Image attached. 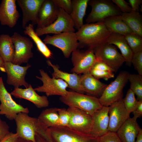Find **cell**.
I'll return each instance as SVG.
<instances>
[{
  "label": "cell",
  "mask_w": 142,
  "mask_h": 142,
  "mask_svg": "<svg viewBox=\"0 0 142 142\" xmlns=\"http://www.w3.org/2000/svg\"><path fill=\"white\" fill-rule=\"evenodd\" d=\"M78 42V49H94L106 43L111 33L103 22L86 23L75 32Z\"/></svg>",
  "instance_id": "obj_1"
},
{
  "label": "cell",
  "mask_w": 142,
  "mask_h": 142,
  "mask_svg": "<svg viewBox=\"0 0 142 142\" xmlns=\"http://www.w3.org/2000/svg\"><path fill=\"white\" fill-rule=\"evenodd\" d=\"M59 99L69 107L80 109L92 116L103 106L99 98L74 91H68L67 94L60 96Z\"/></svg>",
  "instance_id": "obj_2"
},
{
  "label": "cell",
  "mask_w": 142,
  "mask_h": 142,
  "mask_svg": "<svg viewBox=\"0 0 142 142\" xmlns=\"http://www.w3.org/2000/svg\"><path fill=\"white\" fill-rule=\"evenodd\" d=\"M88 4L91 10L86 19L87 23L103 22L108 17L122 13L112 0H89Z\"/></svg>",
  "instance_id": "obj_3"
},
{
  "label": "cell",
  "mask_w": 142,
  "mask_h": 142,
  "mask_svg": "<svg viewBox=\"0 0 142 142\" xmlns=\"http://www.w3.org/2000/svg\"><path fill=\"white\" fill-rule=\"evenodd\" d=\"M129 73L121 71L115 79L107 85L99 98L103 106H109L123 99V89L128 82Z\"/></svg>",
  "instance_id": "obj_4"
},
{
  "label": "cell",
  "mask_w": 142,
  "mask_h": 142,
  "mask_svg": "<svg viewBox=\"0 0 142 142\" xmlns=\"http://www.w3.org/2000/svg\"><path fill=\"white\" fill-rule=\"evenodd\" d=\"M43 42L46 44L51 45L59 49L66 58H68L72 52L79 47L75 32H64L52 36L47 35Z\"/></svg>",
  "instance_id": "obj_5"
},
{
  "label": "cell",
  "mask_w": 142,
  "mask_h": 142,
  "mask_svg": "<svg viewBox=\"0 0 142 142\" xmlns=\"http://www.w3.org/2000/svg\"><path fill=\"white\" fill-rule=\"evenodd\" d=\"M55 142H99L98 138L84 134L67 126H55L48 128Z\"/></svg>",
  "instance_id": "obj_6"
},
{
  "label": "cell",
  "mask_w": 142,
  "mask_h": 142,
  "mask_svg": "<svg viewBox=\"0 0 142 142\" xmlns=\"http://www.w3.org/2000/svg\"><path fill=\"white\" fill-rule=\"evenodd\" d=\"M21 112L28 114L29 110L13 100L4 86L2 77H0V115H4L9 120H13Z\"/></svg>",
  "instance_id": "obj_7"
},
{
  "label": "cell",
  "mask_w": 142,
  "mask_h": 142,
  "mask_svg": "<svg viewBox=\"0 0 142 142\" xmlns=\"http://www.w3.org/2000/svg\"><path fill=\"white\" fill-rule=\"evenodd\" d=\"M41 77L36 76L37 78L43 83L41 86L34 89L35 91L45 93L47 97L55 95L65 96L68 91V84L63 80L53 78H51L46 72L42 69L39 70Z\"/></svg>",
  "instance_id": "obj_8"
},
{
  "label": "cell",
  "mask_w": 142,
  "mask_h": 142,
  "mask_svg": "<svg viewBox=\"0 0 142 142\" xmlns=\"http://www.w3.org/2000/svg\"><path fill=\"white\" fill-rule=\"evenodd\" d=\"M94 54L99 60L108 65L116 72L125 62V60L114 45L106 43L93 49Z\"/></svg>",
  "instance_id": "obj_9"
},
{
  "label": "cell",
  "mask_w": 142,
  "mask_h": 142,
  "mask_svg": "<svg viewBox=\"0 0 142 142\" xmlns=\"http://www.w3.org/2000/svg\"><path fill=\"white\" fill-rule=\"evenodd\" d=\"M35 32L39 37L49 34H57L64 32H75V29L70 15L59 8L57 18L54 22L47 27L37 28Z\"/></svg>",
  "instance_id": "obj_10"
},
{
  "label": "cell",
  "mask_w": 142,
  "mask_h": 142,
  "mask_svg": "<svg viewBox=\"0 0 142 142\" xmlns=\"http://www.w3.org/2000/svg\"><path fill=\"white\" fill-rule=\"evenodd\" d=\"M71 61L73 65L70 72L79 74L89 72L98 60L93 49L80 50L78 48L71 54Z\"/></svg>",
  "instance_id": "obj_11"
},
{
  "label": "cell",
  "mask_w": 142,
  "mask_h": 142,
  "mask_svg": "<svg viewBox=\"0 0 142 142\" xmlns=\"http://www.w3.org/2000/svg\"><path fill=\"white\" fill-rule=\"evenodd\" d=\"M14 46V53L12 63L20 65L27 63L33 56L32 51L33 44L31 39L15 32L11 36Z\"/></svg>",
  "instance_id": "obj_12"
},
{
  "label": "cell",
  "mask_w": 142,
  "mask_h": 142,
  "mask_svg": "<svg viewBox=\"0 0 142 142\" xmlns=\"http://www.w3.org/2000/svg\"><path fill=\"white\" fill-rule=\"evenodd\" d=\"M67 109L70 116L67 126L82 133L91 135L93 124L92 116L77 108L69 107Z\"/></svg>",
  "instance_id": "obj_13"
},
{
  "label": "cell",
  "mask_w": 142,
  "mask_h": 142,
  "mask_svg": "<svg viewBox=\"0 0 142 142\" xmlns=\"http://www.w3.org/2000/svg\"><path fill=\"white\" fill-rule=\"evenodd\" d=\"M14 120L16 125V133L18 137L36 142L37 118L31 117L27 113L21 112L17 115Z\"/></svg>",
  "instance_id": "obj_14"
},
{
  "label": "cell",
  "mask_w": 142,
  "mask_h": 142,
  "mask_svg": "<svg viewBox=\"0 0 142 142\" xmlns=\"http://www.w3.org/2000/svg\"><path fill=\"white\" fill-rule=\"evenodd\" d=\"M109 123L108 132H116L125 121L130 117V114L126 111L123 99L108 106Z\"/></svg>",
  "instance_id": "obj_15"
},
{
  "label": "cell",
  "mask_w": 142,
  "mask_h": 142,
  "mask_svg": "<svg viewBox=\"0 0 142 142\" xmlns=\"http://www.w3.org/2000/svg\"><path fill=\"white\" fill-rule=\"evenodd\" d=\"M31 67L30 65L21 66L11 62L4 63V72L7 75V84L13 86L14 88H19L24 86L26 88L29 85L25 80V77L28 69Z\"/></svg>",
  "instance_id": "obj_16"
},
{
  "label": "cell",
  "mask_w": 142,
  "mask_h": 142,
  "mask_svg": "<svg viewBox=\"0 0 142 142\" xmlns=\"http://www.w3.org/2000/svg\"><path fill=\"white\" fill-rule=\"evenodd\" d=\"M44 0H17L22 13V26L24 29L28 22L37 24L38 12Z\"/></svg>",
  "instance_id": "obj_17"
},
{
  "label": "cell",
  "mask_w": 142,
  "mask_h": 142,
  "mask_svg": "<svg viewBox=\"0 0 142 142\" xmlns=\"http://www.w3.org/2000/svg\"><path fill=\"white\" fill-rule=\"evenodd\" d=\"M59 8L53 0H44L39 10L37 28H42L49 25L57 19Z\"/></svg>",
  "instance_id": "obj_18"
},
{
  "label": "cell",
  "mask_w": 142,
  "mask_h": 142,
  "mask_svg": "<svg viewBox=\"0 0 142 142\" xmlns=\"http://www.w3.org/2000/svg\"><path fill=\"white\" fill-rule=\"evenodd\" d=\"M16 0H2L0 4V22L3 26L13 27L17 24L19 14L17 9Z\"/></svg>",
  "instance_id": "obj_19"
},
{
  "label": "cell",
  "mask_w": 142,
  "mask_h": 142,
  "mask_svg": "<svg viewBox=\"0 0 142 142\" xmlns=\"http://www.w3.org/2000/svg\"><path fill=\"white\" fill-rule=\"evenodd\" d=\"M10 94L17 98L24 99L31 102L39 108L47 107L49 104L47 97L39 95L30 84L28 88L24 89L14 88Z\"/></svg>",
  "instance_id": "obj_20"
},
{
  "label": "cell",
  "mask_w": 142,
  "mask_h": 142,
  "mask_svg": "<svg viewBox=\"0 0 142 142\" xmlns=\"http://www.w3.org/2000/svg\"><path fill=\"white\" fill-rule=\"evenodd\" d=\"M108 106H103L92 116L93 124L90 135L98 138L108 132Z\"/></svg>",
  "instance_id": "obj_21"
},
{
  "label": "cell",
  "mask_w": 142,
  "mask_h": 142,
  "mask_svg": "<svg viewBox=\"0 0 142 142\" xmlns=\"http://www.w3.org/2000/svg\"><path fill=\"white\" fill-rule=\"evenodd\" d=\"M46 62L48 65L52 67L53 70L52 74L53 78L63 80L68 84V87L74 92L82 94L84 93L80 85V75L74 73L63 72L59 70L58 65L53 64L49 60Z\"/></svg>",
  "instance_id": "obj_22"
},
{
  "label": "cell",
  "mask_w": 142,
  "mask_h": 142,
  "mask_svg": "<svg viewBox=\"0 0 142 142\" xmlns=\"http://www.w3.org/2000/svg\"><path fill=\"white\" fill-rule=\"evenodd\" d=\"M134 116L128 118L118 129L116 134L122 142H135L140 128Z\"/></svg>",
  "instance_id": "obj_23"
},
{
  "label": "cell",
  "mask_w": 142,
  "mask_h": 142,
  "mask_svg": "<svg viewBox=\"0 0 142 142\" xmlns=\"http://www.w3.org/2000/svg\"><path fill=\"white\" fill-rule=\"evenodd\" d=\"M80 84L84 93L95 96L101 95L107 85L95 78L89 72L80 75Z\"/></svg>",
  "instance_id": "obj_24"
},
{
  "label": "cell",
  "mask_w": 142,
  "mask_h": 142,
  "mask_svg": "<svg viewBox=\"0 0 142 142\" xmlns=\"http://www.w3.org/2000/svg\"><path fill=\"white\" fill-rule=\"evenodd\" d=\"M106 43L112 44L120 50L126 64L131 65V60L133 53L129 46L124 35L111 33L108 38Z\"/></svg>",
  "instance_id": "obj_25"
},
{
  "label": "cell",
  "mask_w": 142,
  "mask_h": 142,
  "mask_svg": "<svg viewBox=\"0 0 142 142\" xmlns=\"http://www.w3.org/2000/svg\"><path fill=\"white\" fill-rule=\"evenodd\" d=\"M89 1L72 0V11L70 15L73 23L74 28L77 31L84 24L83 18Z\"/></svg>",
  "instance_id": "obj_26"
},
{
  "label": "cell",
  "mask_w": 142,
  "mask_h": 142,
  "mask_svg": "<svg viewBox=\"0 0 142 142\" xmlns=\"http://www.w3.org/2000/svg\"><path fill=\"white\" fill-rule=\"evenodd\" d=\"M111 33L125 35L134 33L121 19L120 15L115 16L106 18L103 22Z\"/></svg>",
  "instance_id": "obj_27"
},
{
  "label": "cell",
  "mask_w": 142,
  "mask_h": 142,
  "mask_svg": "<svg viewBox=\"0 0 142 142\" xmlns=\"http://www.w3.org/2000/svg\"><path fill=\"white\" fill-rule=\"evenodd\" d=\"M14 46L11 37L7 34L0 35V57L4 62H12Z\"/></svg>",
  "instance_id": "obj_28"
},
{
  "label": "cell",
  "mask_w": 142,
  "mask_h": 142,
  "mask_svg": "<svg viewBox=\"0 0 142 142\" xmlns=\"http://www.w3.org/2000/svg\"><path fill=\"white\" fill-rule=\"evenodd\" d=\"M120 17L134 33L142 37V16L139 12L122 13Z\"/></svg>",
  "instance_id": "obj_29"
},
{
  "label": "cell",
  "mask_w": 142,
  "mask_h": 142,
  "mask_svg": "<svg viewBox=\"0 0 142 142\" xmlns=\"http://www.w3.org/2000/svg\"><path fill=\"white\" fill-rule=\"evenodd\" d=\"M24 33L28 36L35 43L37 49L46 58L49 59L52 56L53 53L36 33L34 25L31 24L26 26L24 28Z\"/></svg>",
  "instance_id": "obj_30"
},
{
  "label": "cell",
  "mask_w": 142,
  "mask_h": 142,
  "mask_svg": "<svg viewBox=\"0 0 142 142\" xmlns=\"http://www.w3.org/2000/svg\"><path fill=\"white\" fill-rule=\"evenodd\" d=\"M58 108H51L42 111L37 118L48 128L57 126L58 119Z\"/></svg>",
  "instance_id": "obj_31"
},
{
  "label": "cell",
  "mask_w": 142,
  "mask_h": 142,
  "mask_svg": "<svg viewBox=\"0 0 142 142\" xmlns=\"http://www.w3.org/2000/svg\"><path fill=\"white\" fill-rule=\"evenodd\" d=\"M128 80L130 83V89L137 96V100H142V75L129 73Z\"/></svg>",
  "instance_id": "obj_32"
},
{
  "label": "cell",
  "mask_w": 142,
  "mask_h": 142,
  "mask_svg": "<svg viewBox=\"0 0 142 142\" xmlns=\"http://www.w3.org/2000/svg\"><path fill=\"white\" fill-rule=\"evenodd\" d=\"M124 36L133 53L142 51V37L135 33Z\"/></svg>",
  "instance_id": "obj_33"
},
{
  "label": "cell",
  "mask_w": 142,
  "mask_h": 142,
  "mask_svg": "<svg viewBox=\"0 0 142 142\" xmlns=\"http://www.w3.org/2000/svg\"><path fill=\"white\" fill-rule=\"evenodd\" d=\"M125 108L128 112L130 114L136 109L138 100L135 97V95L130 89L127 91L125 98L123 99Z\"/></svg>",
  "instance_id": "obj_34"
},
{
  "label": "cell",
  "mask_w": 142,
  "mask_h": 142,
  "mask_svg": "<svg viewBox=\"0 0 142 142\" xmlns=\"http://www.w3.org/2000/svg\"><path fill=\"white\" fill-rule=\"evenodd\" d=\"M58 119L57 126H67L70 117L69 112L67 109L63 108H58Z\"/></svg>",
  "instance_id": "obj_35"
},
{
  "label": "cell",
  "mask_w": 142,
  "mask_h": 142,
  "mask_svg": "<svg viewBox=\"0 0 142 142\" xmlns=\"http://www.w3.org/2000/svg\"><path fill=\"white\" fill-rule=\"evenodd\" d=\"M131 63L138 74L142 75V51L133 53Z\"/></svg>",
  "instance_id": "obj_36"
},
{
  "label": "cell",
  "mask_w": 142,
  "mask_h": 142,
  "mask_svg": "<svg viewBox=\"0 0 142 142\" xmlns=\"http://www.w3.org/2000/svg\"><path fill=\"white\" fill-rule=\"evenodd\" d=\"M89 72L94 77L97 79L102 78L105 80L113 78L114 77V72H112L99 70L91 68Z\"/></svg>",
  "instance_id": "obj_37"
},
{
  "label": "cell",
  "mask_w": 142,
  "mask_h": 142,
  "mask_svg": "<svg viewBox=\"0 0 142 142\" xmlns=\"http://www.w3.org/2000/svg\"><path fill=\"white\" fill-rule=\"evenodd\" d=\"M99 142H122L116 132H108L98 138Z\"/></svg>",
  "instance_id": "obj_38"
},
{
  "label": "cell",
  "mask_w": 142,
  "mask_h": 142,
  "mask_svg": "<svg viewBox=\"0 0 142 142\" xmlns=\"http://www.w3.org/2000/svg\"><path fill=\"white\" fill-rule=\"evenodd\" d=\"M53 1L59 8L63 9L69 14H70L72 9V0H53Z\"/></svg>",
  "instance_id": "obj_39"
},
{
  "label": "cell",
  "mask_w": 142,
  "mask_h": 142,
  "mask_svg": "<svg viewBox=\"0 0 142 142\" xmlns=\"http://www.w3.org/2000/svg\"><path fill=\"white\" fill-rule=\"evenodd\" d=\"M122 13L131 12L132 9L129 3L124 0H112Z\"/></svg>",
  "instance_id": "obj_40"
},
{
  "label": "cell",
  "mask_w": 142,
  "mask_h": 142,
  "mask_svg": "<svg viewBox=\"0 0 142 142\" xmlns=\"http://www.w3.org/2000/svg\"><path fill=\"white\" fill-rule=\"evenodd\" d=\"M91 68L103 71L114 72V70L104 62L98 60Z\"/></svg>",
  "instance_id": "obj_41"
},
{
  "label": "cell",
  "mask_w": 142,
  "mask_h": 142,
  "mask_svg": "<svg viewBox=\"0 0 142 142\" xmlns=\"http://www.w3.org/2000/svg\"><path fill=\"white\" fill-rule=\"evenodd\" d=\"M9 128L6 122L2 120L0 116V142L10 133Z\"/></svg>",
  "instance_id": "obj_42"
},
{
  "label": "cell",
  "mask_w": 142,
  "mask_h": 142,
  "mask_svg": "<svg viewBox=\"0 0 142 142\" xmlns=\"http://www.w3.org/2000/svg\"><path fill=\"white\" fill-rule=\"evenodd\" d=\"M128 1L132 11L139 12V6L142 3V0H128Z\"/></svg>",
  "instance_id": "obj_43"
},
{
  "label": "cell",
  "mask_w": 142,
  "mask_h": 142,
  "mask_svg": "<svg viewBox=\"0 0 142 142\" xmlns=\"http://www.w3.org/2000/svg\"><path fill=\"white\" fill-rule=\"evenodd\" d=\"M18 137L16 133L10 132L0 142H16Z\"/></svg>",
  "instance_id": "obj_44"
},
{
  "label": "cell",
  "mask_w": 142,
  "mask_h": 142,
  "mask_svg": "<svg viewBox=\"0 0 142 142\" xmlns=\"http://www.w3.org/2000/svg\"><path fill=\"white\" fill-rule=\"evenodd\" d=\"M35 139L36 142H47L41 136L36 132L35 135ZM16 142H34L30 140L23 139L18 137Z\"/></svg>",
  "instance_id": "obj_45"
},
{
  "label": "cell",
  "mask_w": 142,
  "mask_h": 142,
  "mask_svg": "<svg viewBox=\"0 0 142 142\" xmlns=\"http://www.w3.org/2000/svg\"><path fill=\"white\" fill-rule=\"evenodd\" d=\"M134 115L138 118L142 115V100H139L137 107L135 110L132 112Z\"/></svg>",
  "instance_id": "obj_46"
},
{
  "label": "cell",
  "mask_w": 142,
  "mask_h": 142,
  "mask_svg": "<svg viewBox=\"0 0 142 142\" xmlns=\"http://www.w3.org/2000/svg\"><path fill=\"white\" fill-rule=\"evenodd\" d=\"M137 139L135 142H142V130H140L136 137Z\"/></svg>",
  "instance_id": "obj_47"
},
{
  "label": "cell",
  "mask_w": 142,
  "mask_h": 142,
  "mask_svg": "<svg viewBox=\"0 0 142 142\" xmlns=\"http://www.w3.org/2000/svg\"><path fill=\"white\" fill-rule=\"evenodd\" d=\"M4 62L0 57V70L3 72H4Z\"/></svg>",
  "instance_id": "obj_48"
}]
</instances>
